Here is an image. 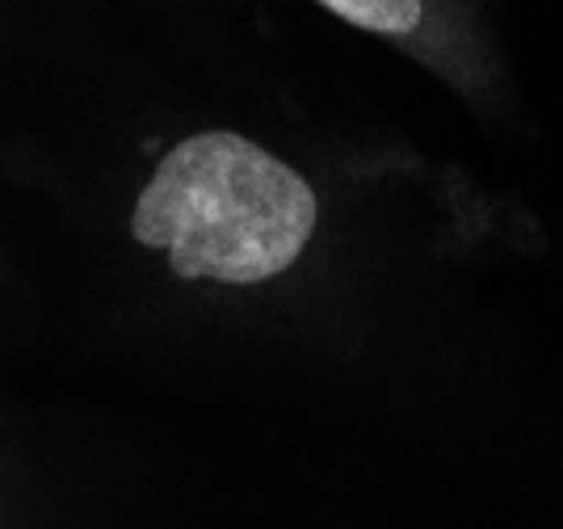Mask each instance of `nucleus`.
<instances>
[{"label":"nucleus","mask_w":563,"mask_h":529,"mask_svg":"<svg viewBox=\"0 0 563 529\" xmlns=\"http://www.w3.org/2000/svg\"><path fill=\"white\" fill-rule=\"evenodd\" d=\"M320 202L303 173L235 131L168 147L135 198L131 235L186 282L253 286L286 274L316 235Z\"/></svg>","instance_id":"1"},{"label":"nucleus","mask_w":563,"mask_h":529,"mask_svg":"<svg viewBox=\"0 0 563 529\" xmlns=\"http://www.w3.org/2000/svg\"><path fill=\"white\" fill-rule=\"evenodd\" d=\"M341 22L357 25L366 34H383V38H408L417 34L424 18L421 0H316Z\"/></svg>","instance_id":"2"}]
</instances>
